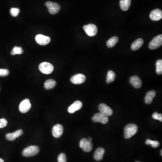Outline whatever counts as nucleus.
<instances>
[{"instance_id":"obj_11","label":"nucleus","mask_w":162,"mask_h":162,"mask_svg":"<svg viewBox=\"0 0 162 162\" xmlns=\"http://www.w3.org/2000/svg\"><path fill=\"white\" fill-rule=\"evenodd\" d=\"M86 78L82 74H77L74 75L71 78L70 81L73 84H80L84 83L86 81Z\"/></svg>"},{"instance_id":"obj_26","label":"nucleus","mask_w":162,"mask_h":162,"mask_svg":"<svg viewBox=\"0 0 162 162\" xmlns=\"http://www.w3.org/2000/svg\"><path fill=\"white\" fill-rule=\"evenodd\" d=\"M23 52H24V51H23L22 47L15 46L12 49V51L11 52V54L13 55L17 54H22Z\"/></svg>"},{"instance_id":"obj_27","label":"nucleus","mask_w":162,"mask_h":162,"mask_svg":"<svg viewBox=\"0 0 162 162\" xmlns=\"http://www.w3.org/2000/svg\"><path fill=\"white\" fill-rule=\"evenodd\" d=\"M20 12V10L18 8H12L10 10V13L13 17H17Z\"/></svg>"},{"instance_id":"obj_9","label":"nucleus","mask_w":162,"mask_h":162,"mask_svg":"<svg viewBox=\"0 0 162 162\" xmlns=\"http://www.w3.org/2000/svg\"><path fill=\"white\" fill-rule=\"evenodd\" d=\"M92 119L94 122L101 123L104 124H107L109 121L108 117L101 113L96 114L92 118Z\"/></svg>"},{"instance_id":"obj_4","label":"nucleus","mask_w":162,"mask_h":162,"mask_svg":"<svg viewBox=\"0 0 162 162\" xmlns=\"http://www.w3.org/2000/svg\"><path fill=\"white\" fill-rule=\"evenodd\" d=\"M83 28L85 33L89 37H94L96 36L98 32L97 27L96 25L93 24L85 25L83 26Z\"/></svg>"},{"instance_id":"obj_34","label":"nucleus","mask_w":162,"mask_h":162,"mask_svg":"<svg viewBox=\"0 0 162 162\" xmlns=\"http://www.w3.org/2000/svg\"><path fill=\"white\" fill-rule=\"evenodd\" d=\"M87 139L89 141H91H91H92V138H88V139Z\"/></svg>"},{"instance_id":"obj_31","label":"nucleus","mask_w":162,"mask_h":162,"mask_svg":"<svg viewBox=\"0 0 162 162\" xmlns=\"http://www.w3.org/2000/svg\"><path fill=\"white\" fill-rule=\"evenodd\" d=\"M8 122L5 119H0V128H5L7 126Z\"/></svg>"},{"instance_id":"obj_8","label":"nucleus","mask_w":162,"mask_h":162,"mask_svg":"<svg viewBox=\"0 0 162 162\" xmlns=\"http://www.w3.org/2000/svg\"><path fill=\"white\" fill-rule=\"evenodd\" d=\"M31 108V104L30 100L28 99L23 100L19 106V110L22 113L28 112Z\"/></svg>"},{"instance_id":"obj_36","label":"nucleus","mask_w":162,"mask_h":162,"mask_svg":"<svg viewBox=\"0 0 162 162\" xmlns=\"http://www.w3.org/2000/svg\"><path fill=\"white\" fill-rule=\"evenodd\" d=\"M162 150H161V155H162Z\"/></svg>"},{"instance_id":"obj_20","label":"nucleus","mask_w":162,"mask_h":162,"mask_svg":"<svg viewBox=\"0 0 162 162\" xmlns=\"http://www.w3.org/2000/svg\"><path fill=\"white\" fill-rule=\"evenodd\" d=\"M144 43L142 39L138 38L135 40L131 45V49L133 50H136L140 48Z\"/></svg>"},{"instance_id":"obj_35","label":"nucleus","mask_w":162,"mask_h":162,"mask_svg":"<svg viewBox=\"0 0 162 162\" xmlns=\"http://www.w3.org/2000/svg\"><path fill=\"white\" fill-rule=\"evenodd\" d=\"M0 162H4V161L2 159L0 158Z\"/></svg>"},{"instance_id":"obj_29","label":"nucleus","mask_w":162,"mask_h":162,"mask_svg":"<svg viewBox=\"0 0 162 162\" xmlns=\"http://www.w3.org/2000/svg\"><path fill=\"white\" fill-rule=\"evenodd\" d=\"M9 74V71L7 69L0 68V77H6Z\"/></svg>"},{"instance_id":"obj_21","label":"nucleus","mask_w":162,"mask_h":162,"mask_svg":"<svg viewBox=\"0 0 162 162\" xmlns=\"http://www.w3.org/2000/svg\"><path fill=\"white\" fill-rule=\"evenodd\" d=\"M131 4V0H120V6L121 9L124 11L128 10Z\"/></svg>"},{"instance_id":"obj_17","label":"nucleus","mask_w":162,"mask_h":162,"mask_svg":"<svg viewBox=\"0 0 162 162\" xmlns=\"http://www.w3.org/2000/svg\"><path fill=\"white\" fill-rule=\"evenodd\" d=\"M130 82L135 88H140L142 86V81L138 76L131 77L130 79Z\"/></svg>"},{"instance_id":"obj_25","label":"nucleus","mask_w":162,"mask_h":162,"mask_svg":"<svg viewBox=\"0 0 162 162\" xmlns=\"http://www.w3.org/2000/svg\"><path fill=\"white\" fill-rule=\"evenodd\" d=\"M156 73L160 75L162 74V60L159 59L158 60L156 63Z\"/></svg>"},{"instance_id":"obj_12","label":"nucleus","mask_w":162,"mask_h":162,"mask_svg":"<svg viewBox=\"0 0 162 162\" xmlns=\"http://www.w3.org/2000/svg\"><path fill=\"white\" fill-rule=\"evenodd\" d=\"M36 42L38 44L42 45H45L50 42V38L42 34H38L35 38Z\"/></svg>"},{"instance_id":"obj_30","label":"nucleus","mask_w":162,"mask_h":162,"mask_svg":"<svg viewBox=\"0 0 162 162\" xmlns=\"http://www.w3.org/2000/svg\"><path fill=\"white\" fill-rule=\"evenodd\" d=\"M152 117L154 119L159 120L160 121L162 122V115L161 114H159L157 112H155L153 114Z\"/></svg>"},{"instance_id":"obj_14","label":"nucleus","mask_w":162,"mask_h":162,"mask_svg":"<svg viewBox=\"0 0 162 162\" xmlns=\"http://www.w3.org/2000/svg\"><path fill=\"white\" fill-rule=\"evenodd\" d=\"M63 131V127L62 126L58 124L55 125L53 126L52 133L54 137L57 138H60V136L62 135Z\"/></svg>"},{"instance_id":"obj_19","label":"nucleus","mask_w":162,"mask_h":162,"mask_svg":"<svg viewBox=\"0 0 162 162\" xmlns=\"http://www.w3.org/2000/svg\"><path fill=\"white\" fill-rule=\"evenodd\" d=\"M156 91H150L147 92L145 98V103L147 105H149L152 102L154 97L156 96Z\"/></svg>"},{"instance_id":"obj_28","label":"nucleus","mask_w":162,"mask_h":162,"mask_svg":"<svg viewBox=\"0 0 162 162\" xmlns=\"http://www.w3.org/2000/svg\"><path fill=\"white\" fill-rule=\"evenodd\" d=\"M58 162H67V158L66 155L64 153L60 154L58 158Z\"/></svg>"},{"instance_id":"obj_6","label":"nucleus","mask_w":162,"mask_h":162,"mask_svg":"<svg viewBox=\"0 0 162 162\" xmlns=\"http://www.w3.org/2000/svg\"><path fill=\"white\" fill-rule=\"evenodd\" d=\"M162 45V35L160 34L153 39L149 45V48L154 50L158 48Z\"/></svg>"},{"instance_id":"obj_32","label":"nucleus","mask_w":162,"mask_h":162,"mask_svg":"<svg viewBox=\"0 0 162 162\" xmlns=\"http://www.w3.org/2000/svg\"><path fill=\"white\" fill-rule=\"evenodd\" d=\"M150 145L152 147L157 148L160 145V143L159 141H156V140H151Z\"/></svg>"},{"instance_id":"obj_16","label":"nucleus","mask_w":162,"mask_h":162,"mask_svg":"<svg viewBox=\"0 0 162 162\" xmlns=\"http://www.w3.org/2000/svg\"><path fill=\"white\" fill-rule=\"evenodd\" d=\"M82 106V104L80 101H76L74 103L68 107V112L70 114H73L76 111L80 110Z\"/></svg>"},{"instance_id":"obj_10","label":"nucleus","mask_w":162,"mask_h":162,"mask_svg":"<svg viewBox=\"0 0 162 162\" xmlns=\"http://www.w3.org/2000/svg\"><path fill=\"white\" fill-rule=\"evenodd\" d=\"M99 110L100 113L109 117L112 115L113 112L112 109L105 104H101L99 106Z\"/></svg>"},{"instance_id":"obj_24","label":"nucleus","mask_w":162,"mask_h":162,"mask_svg":"<svg viewBox=\"0 0 162 162\" xmlns=\"http://www.w3.org/2000/svg\"><path fill=\"white\" fill-rule=\"evenodd\" d=\"M116 74L112 70H109L107 73V79L106 82L108 84L114 82L115 79Z\"/></svg>"},{"instance_id":"obj_13","label":"nucleus","mask_w":162,"mask_h":162,"mask_svg":"<svg viewBox=\"0 0 162 162\" xmlns=\"http://www.w3.org/2000/svg\"><path fill=\"white\" fill-rule=\"evenodd\" d=\"M149 17L153 21H157L162 18V11L159 9H154L150 12Z\"/></svg>"},{"instance_id":"obj_18","label":"nucleus","mask_w":162,"mask_h":162,"mask_svg":"<svg viewBox=\"0 0 162 162\" xmlns=\"http://www.w3.org/2000/svg\"><path fill=\"white\" fill-rule=\"evenodd\" d=\"M105 150L103 148L100 147L96 149L94 153V157L96 161H101L103 158Z\"/></svg>"},{"instance_id":"obj_23","label":"nucleus","mask_w":162,"mask_h":162,"mask_svg":"<svg viewBox=\"0 0 162 162\" xmlns=\"http://www.w3.org/2000/svg\"><path fill=\"white\" fill-rule=\"evenodd\" d=\"M119 42V38L117 36L112 37L106 43L107 47L109 48H112L115 47L116 44Z\"/></svg>"},{"instance_id":"obj_33","label":"nucleus","mask_w":162,"mask_h":162,"mask_svg":"<svg viewBox=\"0 0 162 162\" xmlns=\"http://www.w3.org/2000/svg\"><path fill=\"white\" fill-rule=\"evenodd\" d=\"M151 140H150L149 139L147 140L146 141H145V143L147 145H150V142H151Z\"/></svg>"},{"instance_id":"obj_5","label":"nucleus","mask_w":162,"mask_h":162,"mask_svg":"<svg viewBox=\"0 0 162 162\" xmlns=\"http://www.w3.org/2000/svg\"><path fill=\"white\" fill-rule=\"evenodd\" d=\"M45 6L47 7L49 12L52 15L57 14L60 10V6L58 3L52 1H47Z\"/></svg>"},{"instance_id":"obj_2","label":"nucleus","mask_w":162,"mask_h":162,"mask_svg":"<svg viewBox=\"0 0 162 162\" xmlns=\"http://www.w3.org/2000/svg\"><path fill=\"white\" fill-rule=\"evenodd\" d=\"M40 151L38 146L37 145H31L24 149L22 152V154L25 157H31L38 154Z\"/></svg>"},{"instance_id":"obj_1","label":"nucleus","mask_w":162,"mask_h":162,"mask_svg":"<svg viewBox=\"0 0 162 162\" xmlns=\"http://www.w3.org/2000/svg\"><path fill=\"white\" fill-rule=\"evenodd\" d=\"M138 126L135 124H131L127 125L124 128V138L126 139L130 138L138 132Z\"/></svg>"},{"instance_id":"obj_15","label":"nucleus","mask_w":162,"mask_h":162,"mask_svg":"<svg viewBox=\"0 0 162 162\" xmlns=\"http://www.w3.org/2000/svg\"><path fill=\"white\" fill-rule=\"evenodd\" d=\"M23 134V131L21 129L18 130L13 133H9L6 135V138L7 140L13 141L16 139V138H19Z\"/></svg>"},{"instance_id":"obj_22","label":"nucleus","mask_w":162,"mask_h":162,"mask_svg":"<svg viewBox=\"0 0 162 162\" xmlns=\"http://www.w3.org/2000/svg\"><path fill=\"white\" fill-rule=\"evenodd\" d=\"M57 85V82L53 79H48L45 81L44 84V87L47 90H50L55 87Z\"/></svg>"},{"instance_id":"obj_37","label":"nucleus","mask_w":162,"mask_h":162,"mask_svg":"<svg viewBox=\"0 0 162 162\" xmlns=\"http://www.w3.org/2000/svg\"><path fill=\"white\" fill-rule=\"evenodd\" d=\"M139 162V161H136V162Z\"/></svg>"},{"instance_id":"obj_7","label":"nucleus","mask_w":162,"mask_h":162,"mask_svg":"<svg viewBox=\"0 0 162 162\" xmlns=\"http://www.w3.org/2000/svg\"><path fill=\"white\" fill-rule=\"evenodd\" d=\"M80 148L82 149L85 152H89L92 150L93 145L91 141L87 139L83 138L81 140L79 144Z\"/></svg>"},{"instance_id":"obj_3","label":"nucleus","mask_w":162,"mask_h":162,"mask_svg":"<svg viewBox=\"0 0 162 162\" xmlns=\"http://www.w3.org/2000/svg\"><path fill=\"white\" fill-rule=\"evenodd\" d=\"M39 69L44 74H50L53 71L54 66L50 63L45 62L40 64L39 66Z\"/></svg>"}]
</instances>
